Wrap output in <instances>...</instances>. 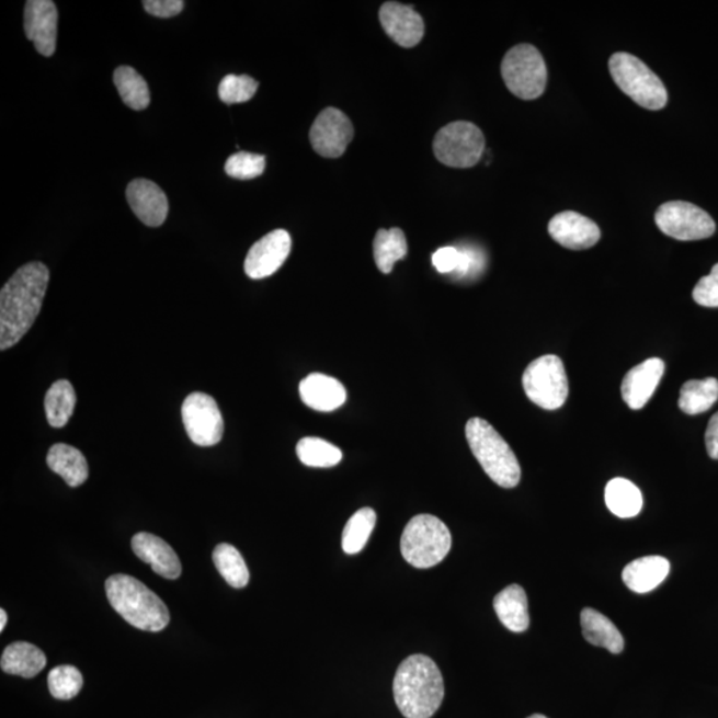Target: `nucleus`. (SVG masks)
<instances>
[{"label":"nucleus","instance_id":"f257e3e1","mask_svg":"<svg viewBox=\"0 0 718 718\" xmlns=\"http://www.w3.org/2000/svg\"><path fill=\"white\" fill-rule=\"evenodd\" d=\"M49 281L42 262H30L14 273L0 292V351L15 346L41 314Z\"/></svg>","mask_w":718,"mask_h":718},{"label":"nucleus","instance_id":"f03ea898","mask_svg":"<svg viewBox=\"0 0 718 718\" xmlns=\"http://www.w3.org/2000/svg\"><path fill=\"white\" fill-rule=\"evenodd\" d=\"M392 693L406 718H431L445 697L438 665L423 654H413L398 666Z\"/></svg>","mask_w":718,"mask_h":718},{"label":"nucleus","instance_id":"7ed1b4c3","mask_svg":"<svg viewBox=\"0 0 718 718\" xmlns=\"http://www.w3.org/2000/svg\"><path fill=\"white\" fill-rule=\"evenodd\" d=\"M105 592L112 608L135 628L160 632L170 624L166 603L129 574L117 573L109 578Z\"/></svg>","mask_w":718,"mask_h":718},{"label":"nucleus","instance_id":"20e7f679","mask_svg":"<svg viewBox=\"0 0 718 718\" xmlns=\"http://www.w3.org/2000/svg\"><path fill=\"white\" fill-rule=\"evenodd\" d=\"M466 438L474 457L492 482L503 489H514L521 482L520 460L502 435L482 418H471L466 424Z\"/></svg>","mask_w":718,"mask_h":718},{"label":"nucleus","instance_id":"39448f33","mask_svg":"<svg viewBox=\"0 0 718 718\" xmlns=\"http://www.w3.org/2000/svg\"><path fill=\"white\" fill-rule=\"evenodd\" d=\"M452 534L446 524L433 515H417L404 527L401 552L415 568L440 565L452 549Z\"/></svg>","mask_w":718,"mask_h":718},{"label":"nucleus","instance_id":"423d86ee","mask_svg":"<svg viewBox=\"0 0 718 718\" xmlns=\"http://www.w3.org/2000/svg\"><path fill=\"white\" fill-rule=\"evenodd\" d=\"M609 72L616 86L640 107L651 111L665 107V86L645 61L628 53H616L611 56Z\"/></svg>","mask_w":718,"mask_h":718},{"label":"nucleus","instance_id":"0eeeda50","mask_svg":"<svg viewBox=\"0 0 718 718\" xmlns=\"http://www.w3.org/2000/svg\"><path fill=\"white\" fill-rule=\"evenodd\" d=\"M502 77L515 96L523 100L542 96L547 84V67L539 49L531 45L512 47L502 61Z\"/></svg>","mask_w":718,"mask_h":718},{"label":"nucleus","instance_id":"6e6552de","mask_svg":"<svg viewBox=\"0 0 718 718\" xmlns=\"http://www.w3.org/2000/svg\"><path fill=\"white\" fill-rule=\"evenodd\" d=\"M522 383L529 401L542 409L558 410L567 401L568 378L563 362L557 355H543L531 362Z\"/></svg>","mask_w":718,"mask_h":718},{"label":"nucleus","instance_id":"1a4fd4ad","mask_svg":"<svg viewBox=\"0 0 718 718\" xmlns=\"http://www.w3.org/2000/svg\"><path fill=\"white\" fill-rule=\"evenodd\" d=\"M434 153L443 166L471 168L485 153L482 130L470 122H454L438 130L434 139Z\"/></svg>","mask_w":718,"mask_h":718},{"label":"nucleus","instance_id":"9d476101","mask_svg":"<svg viewBox=\"0 0 718 718\" xmlns=\"http://www.w3.org/2000/svg\"><path fill=\"white\" fill-rule=\"evenodd\" d=\"M654 221L661 232L680 241L705 240L716 232L714 218L697 205L685 202L661 205Z\"/></svg>","mask_w":718,"mask_h":718},{"label":"nucleus","instance_id":"9b49d317","mask_svg":"<svg viewBox=\"0 0 718 718\" xmlns=\"http://www.w3.org/2000/svg\"><path fill=\"white\" fill-rule=\"evenodd\" d=\"M184 428L191 441L197 446L209 447L223 440L224 420L214 398L205 392H192L185 398L183 408Z\"/></svg>","mask_w":718,"mask_h":718},{"label":"nucleus","instance_id":"f8f14e48","mask_svg":"<svg viewBox=\"0 0 718 718\" xmlns=\"http://www.w3.org/2000/svg\"><path fill=\"white\" fill-rule=\"evenodd\" d=\"M353 136L351 118L337 109L323 110L310 129L311 147L322 158L328 159L341 158Z\"/></svg>","mask_w":718,"mask_h":718},{"label":"nucleus","instance_id":"ddd939ff","mask_svg":"<svg viewBox=\"0 0 718 718\" xmlns=\"http://www.w3.org/2000/svg\"><path fill=\"white\" fill-rule=\"evenodd\" d=\"M290 249L292 237L284 229L273 230L262 237L249 249L246 264H243L247 276L253 280L272 276L289 258Z\"/></svg>","mask_w":718,"mask_h":718},{"label":"nucleus","instance_id":"4468645a","mask_svg":"<svg viewBox=\"0 0 718 718\" xmlns=\"http://www.w3.org/2000/svg\"><path fill=\"white\" fill-rule=\"evenodd\" d=\"M58 19V9L52 0H29L24 8V33L43 56L55 53Z\"/></svg>","mask_w":718,"mask_h":718},{"label":"nucleus","instance_id":"2eb2a0df","mask_svg":"<svg viewBox=\"0 0 718 718\" xmlns=\"http://www.w3.org/2000/svg\"><path fill=\"white\" fill-rule=\"evenodd\" d=\"M548 233L561 247L572 251H583L596 246L602 236L595 221L573 210L554 216L548 224Z\"/></svg>","mask_w":718,"mask_h":718},{"label":"nucleus","instance_id":"dca6fc26","mask_svg":"<svg viewBox=\"0 0 718 718\" xmlns=\"http://www.w3.org/2000/svg\"><path fill=\"white\" fill-rule=\"evenodd\" d=\"M379 21L386 34L404 48L417 46L424 35L423 19L411 5L386 2L379 10Z\"/></svg>","mask_w":718,"mask_h":718},{"label":"nucleus","instance_id":"f3484780","mask_svg":"<svg viewBox=\"0 0 718 718\" xmlns=\"http://www.w3.org/2000/svg\"><path fill=\"white\" fill-rule=\"evenodd\" d=\"M130 209L147 227L158 228L168 216V198L158 184L151 180L137 179L127 186Z\"/></svg>","mask_w":718,"mask_h":718},{"label":"nucleus","instance_id":"a211bd4d","mask_svg":"<svg viewBox=\"0 0 718 718\" xmlns=\"http://www.w3.org/2000/svg\"><path fill=\"white\" fill-rule=\"evenodd\" d=\"M665 372L664 361L649 358L642 364L630 368L623 379L622 396L629 409L645 408L653 392L658 389Z\"/></svg>","mask_w":718,"mask_h":718},{"label":"nucleus","instance_id":"6ab92c4d","mask_svg":"<svg viewBox=\"0 0 718 718\" xmlns=\"http://www.w3.org/2000/svg\"><path fill=\"white\" fill-rule=\"evenodd\" d=\"M133 549L137 558L152 567L166 579H178L181 574L180 559L174 549L159 536L140 533L134 536Z\"/></svg>","mask_w":718,"mask_h":718},{"label":"nucleus","instance_id":"aec40b11","mask_svg":"<svg viewBox=\"0 0 718 718\" xmlns=\"http://www.w3.org/2000/svg\"><path fill=\"white\" fill-rule=\"evenodd\" d=\"M299 396L310 409L333 411L346 402L347 392L339 379L314 373L299 384Z\"/></svg>","mask_w":718,"mask_h":718},{"label":"nucleus","instance_id":"412c9836","mask_svg":"<svg viewBox=\"0 0 718 718\" xmlns=\"http://www.w3.org/2000/svg\"><path fill=\"white\" fill-rule=\"evenodd\" d=\"M670 570V561L663 557L636 559L624 568L623 582L636 593L651 592L664 582Z\"/></svg>","mask_w":718,"mask_h":718},{"label":"nucleus","instance_id":"4be33fe9","mask_svg":"<svg viewBox=\"0 0 718 718\" xmlns=\"http://www.w3.org/2000/svg\"><path fill=\"white\" fill-rule=\"evenodd\" d=\"M499 620L512 632H524L529 626L528 601L521 585L512 584L494 599Z\"/></svg>","mask_w":718,"mask_h":718},{"label":"nucleus","instance_id":"5701e85b","mask_svg":"<svg viewBox=\"0 0 718 718\" xmlns=\"http://www.w3.org/2000/svg\"><path fill=\"white\" fill-rule=\"evenodd\" d=\"M46 654L30 642L18 641L4 649L2 654V670L24 679H33L45 670Z\"/></svg>","mask_w":718,"mask_h":718},{"label":"nucleus","instance_id":"b1692460","mask_svg":"<svg viewBox=\"0 0 718 718\" xmlns=\"http://www.w3.org/2000/svg\"><path fill=\"white\" fill-rule=\"evenodd\" d=\"M47 465L52 470L66 480L70 487H79L89 478V464L78 448L56 443L49 448Z\"/></svg>","mask_w":718,"mask_h":718},{"label":"nucleus","instance_id":"393cba45","mask_svg":"<svg viewBox=\"0 0 718 718\" xmlns=\"http://www.w3.org/2000/svg\"><path fill=\"white\" fill-rule=\"evenodd\" d=\"M580 623H582L584 639L592 646L608 649L611 653L615 654L623 652V635L607 616L595 609L584 608L580 616Z\"/></svg>","mask_w":718,"mask_h":718},{"label":"nucleus","instance_id":"a878e982","mask_svg":"<svg viewBox=\"0 0 718 718\" xmlns=\"http://www.w3.org/2000/svg\"><path fill=\"white\" fill-rule=\"evenodd\" d=\"M605 504L612 514L628 520L640 514L642 509V495L638 486L624 478L609 480L605 487Z\"/></svg>","mask_w":718,"mask_h":718},{"label":"nucleus","instance_id":"bb28decb","mask_svg":"<svg viewBox=\"0 0 718 718\" xmlns=\"http://www.w3.org/2000/svg\"><path fill=\"white\" fill-rule=\"evenodd\" d=\"M718 399L716 378L692 379L680 390L679 408L688 415L707 413Z\"/></svg>","mask_w":718,"mask_h":718},{"label":"nucleus","instance_id":"cd10ccee","mask_svg":"<svg viewBox=\"0 0 718 718\" xmlns=\"http://www.w3.org/2000/svg\"><path fill=\"white\" fill-rule=\"evenodd\" d=\"M374 260L380 272L389 274L397 261L408 254V242L399 228L379 229L373 243Z\"/></svg>","mask_w":718,"mask_h":718},{"label":"nucleus","instance_id":"c85d7f7f","mask_svg":"<svg viewBox=\"0 0 718 718\" xmlns=\"http://www.w3.org/2000/svg\"><path fill=\"white\" fill-rule=\"evenodd\" d=\"M75 404H77V395L73 386L66 379L55 383L46 395V415L47 421L53 428H65L73 414Z\"/></svg>","mask_w":718,"mask_h":718},{"label":"nucleus","instance_id":"c756f323","mask_svg":"<svg viewBox=\"0 0 718 718\" xmlns=\"http://www.w3.org/2000/svg\"><path fill=\"white\" fill-rule=\"evenodd\" d=\"M114 81L118 95L129 109L146 110L151 102L147 81L133 67H118L114 73Z\"/></svg>","mask_w":718,"mask_h":718},{"label":"nucleus","instance_id":"7c9ffc66","mask_svg":"<svg viewBox=\"0 0 718 718\" xmlns=\"http://www.w3.org/2000/svg\"><path fill=\"white\" fill-rule=\"evenodd\" d=\"M377 514L373 509H361L347 521L342 533V548L349 555L358 554L365 548L376 527Z\"/></svg>","mask_w":718,"mask_h":718},{"label":"nucleus","instance_id":"2f4dec72","mask_svg":"<svg viewBox=\"0 0 718 718\" xmlns=\"http://www.w3.org/2000/svg\"><path fill=\"white\" fill-rule=\"evenodd\" d=\"M214 563L230 586L243 589L249 583V570L239 549L223 543L214 551Z\"/></svg>","mask_w":718,"mask_h":718},{"label":"nucleus","instance_id":"473e14b6","mask_svg":"<svg viewBox=\"0 0 718 718\" xmlns=\"http://www.w3.org/2000/svg\"><path fill=\"white\" fill-rule=\"evenodd\" d=\"M296 452L299 460L309 467H333L342 460V452L339 447L328 441L316 438V436H308V438L299 441Z\"/></svg>","mask_w":718,"mask_h":718},{"label":"nucleus","instance_id":"72a5a7b5","mask_svg":"<svg viewBox=\"0 0 718 718\" xmlns=\"http://www.w3.org/2000/svg\"><path fill=\"white\" fill-rule=\"evenodd\" d=\"M48 688L58 700H71L83 688V676L75 666H56L48 673Z\"/></svg>","mask_w":718,"mask_h":718},{"label":"nucleus","instance_id":"f704fd0d","mask_svg":"<svg viewBox=\"0 0 718 718\" xmlns=\"http://www.w3.org/2000/svg\"><path fill=\"white\" fill-rule=\"evenodd\" d=\"M259 83L248 75H228L218 86V96L225 104L249 102L258 92Z\"/></svg>","mask_w":718,"mask_h":718},{"label":"nucleus","instance_id":"c9c22d12","mask_svg":"<svg viewBox=\"0 0 718 718\" xmlns=\"http://www.w3.org/2000/svg\"><path fill=\"white\" fill-rule=\"evenodd\" d=\"M265 171V156L251 152H237L225 162V172L230 178L251 180Z\"/></svg>","mask_w":718,"mask_h":718},{"label":"nucleus","instance_id":"e433bc0d","mask_svg":"<svg viewBox=\"0 0 718 718\" xmlns=\"http://www.w3.org/2000/svg\"><path fill=\"white\" fill-rule=\"evenodd\" d=\"M693 299L705 308H718V264L711 267L708 276L698 281L693 289Z\"/></svg>","mask_w":718,"mask_h":718},{"label":"nucleus","instance_id":"4c0bfd02","mask_svg":"<svg viewBox=\"0 0 718 718\" xmlns=\"http://www.w3.org/2000/svg\"><path fill=\"white\" fill-rule=\"evenodd\" d=\"M143 5L148 14L158 18L176 16L184 10L183 0H146Z\"/></svg>","mask_w":718,"mask_h":718},{"label":"nucleus","instance_id":"58836bf2","mask_svg":"<svg viewBox=\"0 0 718 718\" xmlns=\"http://www.w3.org/2000/svg\"><path fill=\"white\" fill-rule=\"evenodd\" d=\"M705 443L711 459H718V413L710 418Z\"/></svg>","mask_w":718,"mask_h":718},{"label":"nucleus","instance_id":"ea45409f","mask_svg":"<svg viewBox=\"0 0 718 718\" xmlns=\"http://www.w3.org/2000/svg\"><path fill=\"white\" fill-rule=\"evenodd\" d=\"M5 624H8V614H5V611L2 609L0 611V630H4Z\"/></svg>","mask_w":718,"mask_h":718},{"label":"nucleus","instance_id":"a19ab883","mask_svg":"<svg viewBox=\"0 0 718 718\" xmlns=\"http://www.w3.org/2000/svg\"><path fill=\"white\" fill-rule=\"evenodd\" d=\"M528 718H547V717L543 716V715H533V716H531Z\"/></svg>","mask_w":718,"mask_h":718}]
</instances>
